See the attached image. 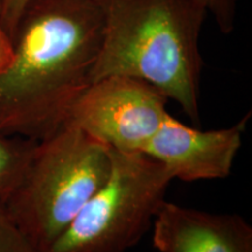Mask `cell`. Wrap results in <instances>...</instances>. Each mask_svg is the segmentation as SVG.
I'll return each instance as SVG.
<instances>
[{
	"label": "cell",
	"mask_w": 252,
	"mask_h": 252,
	"mask_svg": "<svg viewBox=\"0 0 252 252\" xmlns=\"http://www.w3.org/2000/svg\"><path fill=\"white\" fill-rule=\"evenodd\" d=\"M103 15L96 0H30L0 72V133L41 141L91 84Z\"/></svg>",
	"instance_id": "6da1fadb"
},
{
	"label": "cell",
	"mask_w": 252,
	"mask_h": 252,
	"mask_svg": "<svg viewBox=\"0 0 252 252\" xmlns=\"http://www.w3.org/2000/svg\"><path fill=\"white\" fill-rule=\"evenodd\" d=\"M103 15L91 83L137 78L200 122L203 61L200 35L207 12L196 0H96Z\"/></svg>",
	"instance_id": "7a4b0ae2"
},
{
	"label": "cell",
	"mask_w": 252,
	"mask_h": 252,
	"mask_svg": "<svg viewBox=\"0 0 252 252\" xmlns=\"http://www.w3.org/2000/svg\"><path fill=\"white\" fill-rule=\"evenodd\" d=\"M109 147L71 123L37 143L26 174L5 204L34 252H47L104 185Z\"/></svg>",
	"instance_id": "3957f363"
},
{
	"label": "cell",
	"mask_w": 252,
	"mask_h": 252,
	"mask_svg": "<svg viewBox=\"0 0 252 252\" xmlns=\"http://www.w3.org/2000/svg\"><path fill=\"white\" fill-rule=\"evenodd\" d=\"M109 151L106 181L47 252H125L152 225L172 174L144 153Z\"/></svg>",
	"instance_id": "277c9868"
},
{
	"label": "cell",
	"mask_w": 252,
	"mask_h": 252,
	"mask_svg": "<svg viewBox=\"0 0 252 252\" xmlns=\"http://www.w3.org/2000/svg\"><path fill=\"white\" fill-rule=\"evenodd\" d=\"M168 99L146 82L111 76L91 83L69 112L71 123L109 149L143 153L169 115Z\"/></svg>",
	"instance_id": "5b68a950"
},
{
	"label": "cell",
	"mask_w": 252,
	"mask_h": 252,
	"mask_svg": "<svg viewBox=\"0 0 252 252\" xmlns=\"http://www.w3.org/2000/svg\"><path fill=\"white\" fill-rule=\"evenodd\" d=\"M249 112L230 127L203 131L182 124L169 113L143 151L174 179L193 182L230 175L250 119Z\"/></svg>",
	"instance_id": "8992f818"
},
{
	"label": "cell",
	"mask_w": 252,
	"mask_h": 252,
	"mask_svg": "<svg viewBox=\"0 0 252 252\" xmlns=\"http://www.w3.org/2000/svg\"><path fill=\"white\" fill-rule=\"evenodd\" d=\"M159 252H252V228L235 214H212L163 201L153 219Z\"/></svg>",
	"instance_id": "52a82bcc"
},
{
	"label": "cell",
	"mask_w": 252,
	"mask_h": 252,
	"mask_svg": "<svg viewBox=\"0 0 252 252\" xmlns=\"http://www.w3.org/2000/svg\"><path fill=\"white\" fill-rule=\"evenodd\" d=\"M39 141L0 133V204L5 206L23 181Z\"/></svg>",
	"instance_id": "ba28073f"
},
{
	"label": "cell",
	"mask_w": 252,
	"mask_h": 252,
	"mask_svg": "<svg viewBox=\"0 0 252 252\" xmlns=\"http://www.w3.org/2000/svg\"><path fill=\"white\" fill-rule=\"evenodd\" d=\"M0 252H34L5 206L0 204Z\"/></svg>",
	"instance_id": "9c48e42d"
},
{
	"label": "cell",
	"mask_w": 252,
	"mask_h": 252,
	"mask_svg": "<svg viewBox=\"0 0 252 252\" xmlns=\"http://www.w3.org/2000/svg\"><path fill=\"white\" fill-rule=\"evenodd\" d=\"M210 14L219 30L224 34L234 31L239 0H196Z\"/></svg>",
	"instance_id": "30bf717a"
},
{
	"label": "cell",
	"mask_w": 252,
	"mask_h": 252,
	"mask_svg": "<svg viewBox=\"0 0 252 252\" xmlns=\"http://www.w3.org/2000/svg\"><path fill=\"white\" fill-rule=\"evenodd\" d=\"M30 0H0L1 4V23L6 33L13 39L18 25L23 17Z\"/></svg>",
	"instance_id": "8fae6325"
},
{
	"label": "cell",
	"mask_w": 252,
	"mask_h": 252,
	"mask_svg": "<svg viewBox=\"0 0 252 252\" xmlns=\"http://www.w3.org/2000/svg\"><path fill=\"white\" fill-rule=\"evenodd\" d=\"M12 56H13V42L2 26L1 4H0V72L7 68Z\"/></svg>",
	"instance_id": "7c38bea8"
}]
</instances>
